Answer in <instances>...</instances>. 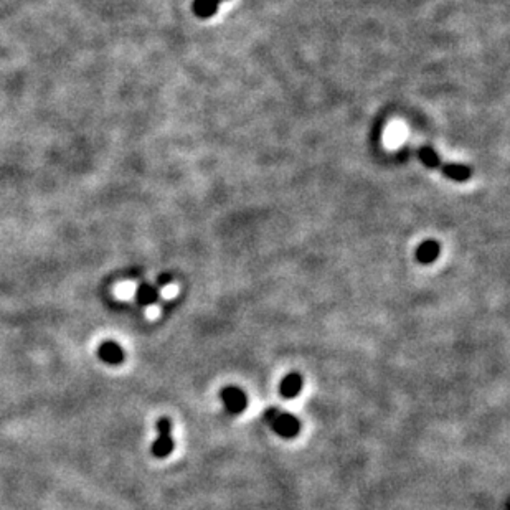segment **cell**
Segmentation results:
<instances>
[{
  "label": "cell",
  "instance_id": "1",
  "mask_svg": "<svg viewBox=\"0 0 510 510\" xmlns=\"http://www.w3.org/2000/svg\"><path fill=\"white\" fill-rule=\"evenodd\" d=\"M264 420L268 421L272 431L281 437H294L301 431V421L294 415H291V413H281L275 407L266 409Z\"/></svg>",
  "mask_w": 510,
  "mask_h": 510
},
{
  "label": "cell",
  "instance_id": "2",
  "mask_svg": "<svg viewBox=\"0 0 510 510\" xmlns=\"http://www.w3.org/2000/svg\"><path fill=\"white\" fill-rule=\"evenodd\" d=\"M159 437L152 444V455L159 459L167 457L174 451V439H172V423L168 418H160L157 421Z\"/></svg>",
  "mask_w": 510,
  "mask_h": 510
},
{
  "label": "cell",
  "instance_id": "3",
  "mask_svg": "<svg viewBox=\"0 0 510 510\" xmlns=\"http://www.w3.org/2000/svg\"><path fill=\"white\" fill-rule=\"evenodd\" d=\"M220 396H222L225 407H227V411L231 413V415H240L248 407V398L242 388L227 387L222 390Z\"/></svg>",
  "mask_w": 510,
  "mask_h": 510
},
{
  "label": "cell",
  "instance_id": "4",
  "mask_svg": "<svg viewBox=\"0 0 510 510\" xmlns=\"http://www.w3.org/2000/svg\"><path fill=\"white\" fill-rule=\"evenodd\" d=\"M98 355L103 362L110 365H119L124 362V350L121 345L112 342V340H106V342L99 345Z\"/></svg>",
  "mask_w": 510,
  "mask_h": 510
},
{
  "label": "cell",
  "instance_id": "5",
  "mask_svg": "<svg viewBox=\"0 0 510 510\" xmlns=\"http://www.w3.org/2000/svg\"><path fill=\"white\" fill-rule=\"evenodd\" d=\"M303 385H304L303 377H301L299 373H289V375L284 377L283 381H281V387H279L281 396L288 400L296 398V396L301 393V390H303Z\"/></svg>",
  "mask_w": 510,
  "mask_h": 510
},
{
  "label": "cell",
  "instance_id": "6",
  "mask_svg": "<svg viewBox=\"0 0 510 510\" xmlns=\"http://www.w3.org/2000/svg\"><path fill=\"white\" fill-rule=\"evenodd\" d=\"M441 253V246L439 243L435 242V240H426L418 246L416 250V259L418 263L421 264H431L435 263Z\"/></svg>",
  "mask_w": 510,
  "mask_h": 510
},
{
  "label": "cell",
  "instance_id": "7",
  "mask_svg": "<svg viewBox=\"0 0 510 510\" xmlns=\"http://www.w3.org/2000/svg\"><path fill=\"white\" fill-rule=\"evenodd\" d=\"M439 168L444 177L455 180V182H466V180H469L472 177L471 167L464 166V164H441Z\"/></svg>",
  "mask_w": 510,
  "mask_h": 510
},
{
  "label": "cell",
  "instance_id": "8",
  "mask_svg": "<svg viewBox=\"0 0 510 510\" xmlns=\"http://www.w3.org/2000/svg\"><path fill=\"white\" fill-rule=\"evenodd\" d=\"M218 5H220L218 0H195L194 12H195L196 17L210 18L216 14V10H218Z\"/></svg>",
  "mask_w": 510,
  "mask_h": 510
},
{
  "label": "cell",
  "instance_id": "9",
  "mask_svg": "<svg viewBox=\"0 0 510 510\" xmlns=\"http://www.w3.org/2000/svg\"><path fill=\"white\" fill-rule=\"evenodd\" d=\"M418 157H420L421 162L429 168H435L441 166V159L437 155V152L433 147L429 146H423L418 149Z\"/></svg>",
  "mask_w": 510,
  "mask_h": 510
},
{
  "label": "cell",
  "instance_id": "10",
  "mask_svg": "<svg viewBox=\"0 0 510 510\" xmlns=\"http://www.w3.org/2000/svg\"><path fill=\"white\" fill-rule=\"evenodd\" d=\"M136 297H138V301L140 304H144V306H151V304H154L155 301H157V289H154L151 286V284H140V286L138 288V292H136Z\"/></svg>",
  "mask_w": 510,
  "mask_h": 510
},
{
  "label": "cell",
  "instance_id": "11",
  "mask_svg": "<svg viewBox=\"0 0 510 510\" xmlns=\"http://www.w3.org/2000/svg\"><path fill=\"white\" fill-rule=\"evenodd\" d=\"M159 283L162 284V286H166V284L170 283V276H168V275H162V276H160Z\"/></svg>",
  "mask_w": 510,
  "mask_h": 510
},
{
  "label": "cell",
  "instance_id": "12",
  "mask_svg": "<svg viewBox=\"0 0 510 510\" xmlns=\"http://www.w3.org/2000/svg\"><path fill=\"white\" fill-rule=\"evenodd\" d=\"M218 2H225V0H218Z\"/></svg>",
  "mask_w": 510,
  "mask_h": 510
}]
</instances>
